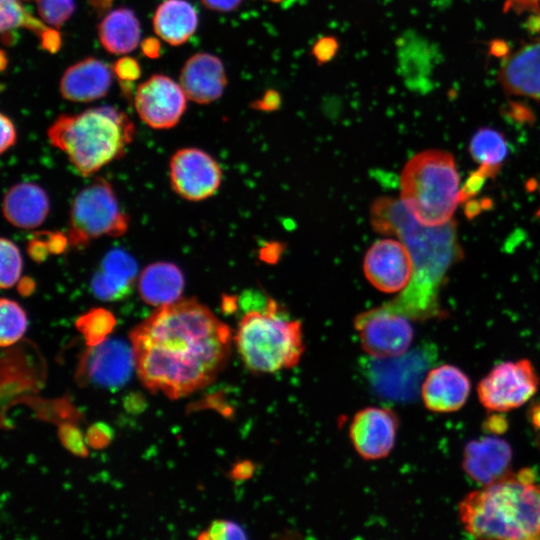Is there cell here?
I'll use <instances>...</instances> for the list:
<instances>
[{
    "instance_id": "cell-19",
    "label": "cell",
    "mask_w": 540,
    "mask_h": 540,
    "mask_svg": "<svg viewBox=\"0 0 540 540\" xmlns=\"http://www.w3.org/2000/svg\"><path fill=\"white\" fill-rule=\"evenodd\" d=\"M499 81L512 95L540 99V40L508 55L500 66Z\"/></svg>"
},
{
    "instance_id": "cell-2",
    "label": "cell",
    "mask_w": 540,
    "mask_h": 540,
    "mask_svg": "<svg viewBox=\"0 0 540 540\" xmlns=\"http://www.w3.org/2000/svg\"><path fill=\"white\" fill-rule=\"evenodd\" d=\"M370 223L381 234L394 235L407 247L413 276L407 287L385 305L411 320L439 312L438 294L448 270L462 258L456 223L430 227L420 223L402 200L379 197L370 207Z\"/></svg>"
},
{
    "instance_id": "cell-20",
    "label": "cell",
    "mask_w": 540,
    "mask_h": 540,
    "mask_svg": "<svg viewBox=\"0 0 540 540\" xmlns=\"http://www.w3.org/2000/svg\"><path fill=\"white\" fill-rule=\"evenodd\" d=\"M107 64L89 57L70 66L60 81L61 95L73 102H90L103 97L112 83Z\"/></svg>"
},
{
    "instance_id": "cell-11",
    "label": "cell",
    "mask_w": 540,
    "mask_h": 540,
    "mask_svg": "<svg viewBox=\"0 0 540 540\" xmlns=\"http://www.w3.org/2000/svg\"><path fill=\"white\" fill-rule=\"evenodd\" d=\"M169 177L173 190L189 201H201L214 195L222 181L216 160L197 148H182L170 160Z\"/></svg>"
},
{
    "instance_id": "cell-10",
    "label": "cell",
    "mask_w": 540,
    "mask_h": 540,
    "mask_svg": "<svg viewBox=\"0 0 540 540\" xmlns=\"http://www.w3.org/2000/svg\"><path fill=\"white\" fill-rule=\"evenodd\" d=\"M354 328L362 349L368 356L375 358L406 353L414 337L411 319L385 304L357 315Z\"/></svg>"
},
{
    "instance_id": "cell-15",
    "label": "cell",
    "mask_w": 540,
    "mask_h": 540,
    "mask_svg": "<svg viewBox=\"0 0 540 540\" xmlns=\"http://www.w3.org/2000/svg\"><path fill=\"white\" fill-rule=\"evenodd\" d=\"M399 420L391 409L366 407L350 424L349 437L357 454L365 460L385 458L394 448Z\"/></svg>"
},
{
    "instance_id": "cell-34",
    "label": "cell",
    "mask_w": 540,
    "mask_h": 540,
    "mask_svg": "<svg viewBox=\"0 0 540 540\" xmlns=\"http://www.w3.org/2000/svg\"><path fill=\"white\" fill-rule=\"evenodd\" d=\"M113 431L109 425L97 422L91 425L86 433L85 441L94 449L106 447L112 440Z\"/></svg>"
},
{
    "instance_id": "cell-6",
    "label": "cell",
    "mask_w": 540,
    "mask_h": 540,
    "mask_svg": "<svg viewBox=\"0 0 540 540\" xmlns=\"http://www.w3.org/2000/svg\"><path fill=\"white\" fill-rule=\"evenodd\" d=\"M460 178L452 154L429 149L413 156L400 176L401 200L423 225L452 220L460 199Z\"/></svg>"
},
{
    "instance_id": "cell-16",
    "label": "cell",
    "mask_w": 540,
    "mask_h": 540,
    "mask_svg": "<svg viewBox=\"0 0 540 540\" xmlns=\"http://www.w3.org/2000/svg\"><path fill=\"white\" fill-rule=\"evenodd\" d=\"M512 448L496 436H484L468 442L464 448L463 469L475 482L485 486L510 473Z\"/></svg>"
},
{
    "instance_id": "cell-13",
    "label": "cell",
    "mask_w": 540,
    "mask_h": 540,
    "mask_svg": "<svg viewBox=\"0 0 540 540\" xmlns=\"http://www.w3.org/2000/svg\"><path fill=\"white\" fill-rule=\"evenodd\" d=\"M134 364L132 346L119 339H106L89 346L82 356L78 376L98 387L117 389L129 380Z\"/></svg>"
},
{
    "instance_id": "cell-31",
    "label": "cell",
    "mask_w": 540,
    "mask_h": 540,
    "mask_svg": "<svg viewBox=\"0 0 540 540\" xmlns=\"http://www.w3.org/2000/svg\"><path fill=\"white\" fill-rule=\"evenodd\" d=\"M42 20L54 28L63 25L74 12V0H36Z\"/></svg>"
},
{
    "instance_id": "cell-37",
    "label": "cell",
    "mask_w": 540,
    "mask_h": 540,
    "mask_svg": "<svg viewBox=\"0 0 540 540\" xmlns=\"http://www.w3.org/2000/svg\"><path fill=\"white\" fill-rule=\"evenodd\" d=\"M337 50V43L334 38L325 37L320 39L313 48V53L317 60L325 62L331 59Z\"/></svg>"
},
{
    "instance_id": "cell-39",
    "label": "cell",
    "mask_w": 540,
    "mask_h": 540,
    "mask_svg": "<svg viewBox=\"0 0 540 540\" xmlns=\"http://www.w3.org/2000/svg\"><path fill=\"white\" fill-rule=\"evenodd\" d=\"M206 7L218 12L235 10L243 0H200Z\"/></svg>"
},
{
    "instance_id": "cell-28",
    "label": "cell",
    "mask_w": 540,
    "mask_h": 540,
    "mask_svg": "<svg viewBox=\"0 0 540 540\" xmlns=\"http://www.w3.org/2000/svg\"><path fill=\"white\" fill-rule=\"evenodd\" d=\"M0 324V345L10 346L17 342L27 329L26 313L17 302L1 298Z\"/></svg>"
},
{
    "instance_id": "cell-14",
    "label": "cell",
    "mask_w": 540,
    "mask_h": 540,
    "mask_svg": "<svg viewBox=\"0 0 540 540\" xmlns=\"http://www.w3.org/2000/svg\"><path fill=\"white\" fill-rule=\"evenodd\" d=\"M363 271L376 289L385 293L403 291L413 276L411 255L401 240L380 239L367 250Z\"/></svg>"
},
{
    "instance_id": "cell-40",
    "label": "cell",
    "mask_w": 540,
    "mask_h": 540,
    "mask_svg": "<svg viewBox=\"0 0 540 540\" xmlns=\"http://www.w3.org/2000/svg\"><path fill=\"white\" fill-rule=\"evenodd\" d=\"M142 52L148 58H157L160 56L161 45L158 39L148 37L141 44Z\"/></svg>"
},
{
    "instance_id": "cell-27",
    "label": "cell",
    "mask_w": 540,
    "mask_h": 540,
    "mask_svg": "<svg viewBox=\"0 0 540 540\" xmlns=\"http://www.w3.org/2000/svg\"><path fill=\"white\" fill-rule=\"evenodd\" d=\"M115 325L114 315L104 308H93L76 320V328L88 346H95L106 340Z\"/></svg>"
},
{
    "instance_id": "cell-23",
    "label": "cell",
    "mask_w": 540,
    "mask_h": 540,
    "mask_svg": "<svg viewBox=\"0 0 540 540\" xmlns=\"http://www.w3.org/2000/svg\"><path fill=\"white\" fill-rule=\"evenodd\" d=\"M185 286L180 268L170 262L151 263L138 277L137 288L142 300L151 306H164L181 299Z\"/></svg>"
},
{
    "instance_id": "cell-24",
    "label": "cell",
    "mask_w": 540,
    "mask_h": 540,
    "mask_svg": "<svg viewBox=\"0 0 540 540\" xmlns=\"http://www.w3.org/2000/svg\"><path fill=\"white\" fill-rule=\"evenodd\" d=\"M197 26L196 10L186 0H165L157 7L153 16L155 33L173 46L187 42Z\"/></svg>"
},
{
    "instance_id": "cell-12",
    "label": "cell",
    "mask_w": 540,
    "mask_h": 540,
    "mask_svg": "<svg viewBox=\"0 0 540 540\" xmlns=\"http://www.w3.org/2000/svg\"><path fill=\"white\" fill-rule=\"evenodd\" d=\"M187 96L180 84L165 75H153L141 83L134 106L140 119L154 129L175 126L186 109Z\"/></svg>"
},
{
    "instance_id": "cell-22",
    "label": "cell",
    "mask_w": 540,
    "mask_h": 540,
    "mask_svg": "<svg viewBox=\"0 0 540 540\" xmlns=\"http://www.w3.org/2000/svg\"><path fill=\"white\" fill-rule=\"evenodd\" d=\"M137 262L126 251H109L101 262L100 269L91 280L94 295L105 301H116L126 297L137 278Z\"/></svg>"
},
{
    "instance_id": "cell-38",
    "label": "cell",
    "mask_w": 540,
    "mask_h": 540,
    "mask_svg": "<svg viewBox=\"0 0 540 540\" xmlns=\"http://www.w3.org/2000/svg\"><path fill=\"white\" fill-rule=\"evenodd\" d=\"M39 38L41 47L48 52L54 53L61 46L60 34L54 28H47Z\"/></svg>"
},
{
    "instance_id": "cell-7",
    "label": "cell",
    "mask_w": 540,
    "mask_h": 540,
    "mask_svg": "<svg viewBox=\"0 0 540 540\" xmlns=\"http://www.w3.org/2000/svg\"><path fill=\"white\" fill-rule=\"evenodd\" d=\"M129 226L128 215L121 209L111 184L96 178L74 197L69 213V244L83 248L103 237H120Z\"/></svg>"
},
{
    "instance_id": "cell-25",
    "label": "cell",
    "mask_w": 540,
    "mask_h": 540,
    "mask_svg": "<svg viewBox=\"0 0 540 540\" xmlns=\"http://www.w3.org/2000/svg\"><path fill=\"white\" fill-rule=\"evenodd\" d=\"M103 48L112 54L133 51L140 41V24L131 9L118 8L109 12L98 27Z\"/></svg>"
},
{
    "instance_id": "cell-3",
    "label": "cell",
    "mask_w": 540,
    "mask_h": 540,
    "mask_svg": "<svg viewBox=\"0 0 540 540\" xmlns=\"http://www.w3.org/2000/svg\"><path fill=\"white\" fill-rule=\"evenodd\" d=\"M464 530L485 539H540V485L528 469L467 494L458 505Z\"/></svg>"
},
{
    "instance_id": "cell-17",
    "label": "cell",
    "mask_w": 540,
    "mask_h": 540,
    "mask_svg": "<svg viewBox=\"0 0 540 540\" xmlns=\"http://www.w3.org/2000/svg\"><path fill=\"white\" fill-rule=\"evenodd\" d=\"M470 389V380L461 369L444 364L428 371L420 394L428 410L448 413L459 410L466 403Z\"/></svg>"
},
{
    "instance_id": "cell-36",
    "label": "cell",
    "mask_w": 540,
    "mask_h": 540,
    "mask_svg": "<svg viewBox=\"0 0 540 540\" xmlns=\"http://www.w3.org/2000/svg\"><path fill=\"white\" fill-rule=\"evenodd\" d=\"M1 145L0 151L4 153L16 143V129L12 120L4 114H1Z\"/></svg>"
},
{
    "instance_id": "cell-26",
    "label": "cell",
    "mask_w": 540,
    "mask_h": 540,
    "mask_svg": "<svg viewBox=\"0 0 540 540\" xmlns=\"http://www.w3.org/2000/svg\"><path fill=\"white\" fill-rule=\"evenodd\" d=\"M469 151L478 170L469 178L482 185L486 178L494 177L508 154V144L504 135L492 128L483 127L475 132L469 144Z\"/></svg>"
},
{
    "instance_id": "cell-4",
    "label": "cell",
    "mask_w": 540,
    "mask_h": 540,
    "mask_svg": "<svg viewBox=\"0 0 540 540\" xmlns=\"http://www.w3.org/2000/svg\"><path fill=\"white\" fill-rule=\"evenodd\" d=\"M134 133L125 113L104 106L59 116L47 135L81 175L90 176L122 157Z\"/></svg>"
},
{
    "instance_id": "cell-41",
    "label": "cell",
    "mask_w": 540,
    "mask_h": 540,
    "mask_svg": "<svg viewBox=\"0 0 540 540\" xmlns=\"http://www.w3.org/2000/svg\"><path fill=\"white\" fill-rule=\"evenodd\" d=\"M136 399V403H138V400L141 399L140 396H137L136 398V394L134 395H130L128 398H127V402L125 403V406L127 407V409L129 410H132V407H133V410H138L139 407H143V405L141 404H136V408H135V404H132V400ZM134 403V402H133Z\"/></svg>"
},
{
    "instance_id": "cell-35",
    "label": "cell",
    "mask_w": 540,
    "mask_h": 540,
    "mask_svg": "<svg viewBox=\"0 0 540 540\" xmlns=\"http://www.w3.org/2000/svg\"><path fill=\"white\" fill-rule=\"evenodd\" d=\"M113 73L122 81H135L141 75V68L137 60L124 56L118 59L113 66Z\"/></svg>"
},
{
    "instance_id": "cell-30",
    "label": "cell",
    "mask_w": 540,
    "mask_h": 540,
    "mask_svg": "<svg viewBox=\"0 0 540 540\" xmlns=\"http://www.w3.org/2000/svg\"><path fill=\"white\" fill-rule=\"evenodd\" d=\"M0 286L3 289L13 287L20 279L23 260L19 248L4 237L0 241Z\"/></svg>"
},
{
    "instance_id": "cell-21",
    "label": "cell",
    "mask_w": 540,
    "mask_h": 540,
    "mask_svg": "<svg viewBox=\"0 0 540 540\" xmlns=\"http://www.w3.org/2000/svg\"><path fill=\"white\" fill-rule=\"evenodd\" d=\"M49 197L37 184L22 182L13 185L4 195L2 211L5 219L20 229H34L46 219Z\"/></svg>"
},
{
    "instance_id": "cell-43",
    "label": "cell",
    "mask_w": 540,
    "mask_h": 540,
    "mask_svg": "<svg viewBox=\"0 0 540 540\" xmlns=\"http://www.w3.org/2000/svg\"><path fill=\"white\" fill-rule=\"evenodd\" d=\"M270 1H280V0H270Z\"/></svg>"
},
{
    "instance_id": "cell-18",
    "label": "cell",
    "mask_w": 540,
    "mask_h": 540,
    "mask_svg": "<svg viewBox=\"0 0 540 540\" xmlns=\"http://www.w3.org/2000/svg\"><path fill=\"white\" fill-rule=\"evenodd\" d=\"M226 84L222 61L209 53L191 56L180 73V85L187 98L199 104H208L220 98Z\"/></svg>"
},
{
    "instance_id": "cell-32",
    "label": "cell",
    "mask_w": 540,
    "mask_h": 540,
    "mask_svg": "<svg viewBox=\"0 0 540 540\" xmlns=\"http://www.w3.org/2000/svg\"><path fill=\"white\" fill-rule=\"evenodd\" d=\"M199 539L209 540H232L246 539L244 529L237 523L229 520H215L211 525L198 535Z\"/></svg>"
},
{
    "instance_id": "cell-9",
    "label": "cell",
    "mask_w": 540,
    "mask_h": 540,
    "mask_svg": "<svg viewBox=\"0 0 540 540\" xmlns=\"http://www.w3.org/2000/svg\"><path fill=\"white\" fill-rule=\"evenodd\" d=\"M427 356L424 349L387 358L369 356L365 363V374L379 396L409 401L421 391V379L429 363Z\"/></svg>"
},
{
    "instance_id": "cell-29",
    "label": "cell",
    "mask_w": 540,
    "mask_h": 540,
    "mask_svg": "<svg viewBox=\"0 0 540 540\" xmlns=\"http://www.w3.org/2000/svg\"><path fill=\"white\" fill-rule=\"evenodd\" d=\"M1 31L8 34L10 30L25 27L41 36L48 28L45 24L30 15L18 0H1Z\"/></svg>"
},
{
    "instance_id": "cell-33",
    "label": "cell",
    "mask_w": 540,
    "mask_h": 540,
    "mask_svg": "<svg viewBox=\"0 0 540 540\" xmlns=\"http://www.w3.org/2000/svg\"><path fill=\"white\" fill-rule=\"evenodd\" d=\"M58 435L63 446L72 454L80 457H86L88 450L78 428L70 423H64L58 430Z\"/></svg>"
},
{
    "instance_id": "cell-1",
    "label": "cell",
    "mask_w": 540,
    "mask_h": 540,
    "mask_svg": "<svg viewBox=\"0 0 540 540\" xmlns=\"http://www.w3.org/2000/svg\"><path fill=\"white\" fill-rule=\"evenodd\" d=\"M143 384L169 398L212 383L227 364L232 332L194 298L158 307L130 333Z\"/></svg>"
},
{
    "instance_id": "cell-5",
    "label": "cell",
    "mask_w": 540,
    "mask_h": 540,
    "mask_svg": "<svg viewBox=\"0 0 540 540\" xmlns=\"http://www.w3.org/2000/svg\"><path fill=\"white\" fill-rule=\"evenodd\" d=\"M243 302L246 309L233 340L247 369L267 374L295 367L305 349L301 322L272 298L264 296L251 306Z\"/></svg>"
},
{
    "instance_id": "cell-8",
    "label": "cell",
    "mask_w": 540,
    "mask_h": 540,
    "mask_svg": "<svg viewBox=\"0 0 540 540\" xmlns=\"http://www.w3.org/2000/svg\"><path fill=\"white\" fill-rule=\"evenodd\" d=\"M539 380L528 359L506 361L480 380L477 395L487 410L506 412L525 404L537 392Z\"/></svg>"
},
{
    "instance_id": "cell-42",
    "label": "cell",
    "mask_w": 540,
    "mask_h": 540,
    "mask_svg": "<svg viewBox=\"0 0 540 540\" xmlns=\"http://www.w3.org/2000/svg\"><path fill=\"white\" fill-rule=\"evenodd\" d=\"M7 58L5 57V52H1V70H4L6 67Z\"/></svg>"
}]
</instances>
